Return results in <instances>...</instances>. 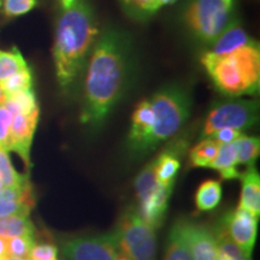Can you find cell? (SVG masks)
Instances as JSON below:
<instances>
[{"instance_id":"cell-1","label":"cell","mask_w":260,"mask_h":260,"mask_svg":"<svg viewBox=\"0 0 260 260\" xmlns=\"http://www.w3.org/2000/svg\"><path fill=\"white\" fill-rule=\"evenodd\" d=\"M128 42L121 32L106 30L96 39L86 63L80 121L99 126L121 98L128 75Z\"/></svg>"},{"instance_id":"cell-2","label":"cell","mask_w":260,"mask_h":260,"mask_svg":"<svg viewBox=\"0 0 260 260\" xmlns=\"http://www.w3.org/2000/svg\"><path fill=\"white\" fill-rule=\"evenodd\" d=\"M98 35L95 16L84 0H77L58 17L52 54L61 89H69L80 76Z\"/></svg>"},{"instance_id":"cell-3","label":"cell","mask_w":260,"mask_h":260,"mask_svg":"<svg viewBox=\"0 0 260 260\" xmlns=\"http://www.w3.org/2000/svg\"><path fill=\"white\" fill-rule=\"evenodd\" d=\"M201 64L224 95L241 96L259 90L260 48L254 40L224 56L206 52L201 57Z\"/></svg>"},{"instance_id":"cell-4","label":"cell","mask_w":260,"mask_h":260,"mask_svg":"<svg viewBox=\"0 0 260 260\" xmlns=\"http://www.w3.org/2000/svg\"><path fill=\"white\" fill-rule=\"evenodd\" d=\"M154 124L144 147V153L176 135L189 117V100L183 89L167 87L151 100Z\"/></svg>"},{"instance_id":"cell-5","label":"cell","mask_w":260,"mask_h":260,"mask_svg":"<svg viewBox=\"0 0 260 260\" xmlns=\"http://www.w3.org/2000/svg\"><path fill=\"white\" fill-rule=\"evenodd\" d=\"M154 230L139 212L128 211L123 214L115 232L119 249L130 260H155L157 237Z\"/></svg>"},{"instance_id":"cell-6","label":"cell","mask_w":260,"mask_h":260,"mask_svg":"<svg viewBox=\"0 0 260 260\" xmlns=\"http://www.w3.org/2000/svg\"><path fill=\"white\" fill-rule=\"evenodd\" d=\"M232 10L220 0H190L184 19L195 38L205 44H212L233 22Z\"/></svg>"},{"instance_id":"cell-7","label":"cell","mask_w":260,"mask_h":260,"mask_svg":"<svg viewBox=\"0 0 260 260\" xmlns=\"http://www.w3.org/2000/svg\"><path fill=\"white\" fill-rule=\"evenodd\" d=\"M258 119V103L254 100H234L212 109L205 121L203 136L210 138L223 128L245 130L255 124Z\"/></svg>"},{"instance_id":"cell-8","label":"cell","mask_w":260,"mask_h":260,"mask_svg":"<svg viewBox=\"0 0 260 260\" xmlns=\"http://www.w3.org/2000/svg\"><path fill=\"white\" fill-rule=\"evenodd\" d=\"M69 260H115L118 255L116 233L68 240L61 246Z\"/></svg>"},{"instance_id":"cell-9","label":"cell","mask_w":260,"mask_h":260,"mask_svg":"<svg viewBox=\"0 0 260 260\" xmlns=\"http://www.w3.org/2000/svg\"><path fill=\"white\" fill-rule=\"evenodd\" d=\"M191 260H217L218 245L216 232L204 224L180 220L174 226Z\"/></svg>"},{"instance_id":"cell-10","label":"cell","mask_w":260,"mask_h":260,"mask_svg":"<svg viewBox=\"0 0 260 260\" xmlns=\"http://www.w3.org/2000/svg\"><path fill=\"white\" fill-rule=\"evenodd\" d=\"M219 228L247 258H251L258 234V217L239 206L224 217Z\"/></svg>"},{"instance_id":"cell-11","label":"cell","mask_w":260,"mask_h":260,"mask_svg":"<svg viewBox=\"0 0 260 260\" xmlns=\"http://www.w3.org/2000/svg\"><path fill=\"white\" fill-rule=\"evenodd\" d=\"M40 109L30 115H16L12 119L8 151L17 153L25 167L30 168V148L37 130Z\"/></svg>"},{"instance_id":"cell-12","label":"cell","mask_w":260,"mask_h":260,"mask_svg":"<svg viewBox=\"0 0 260 260\" xmlns=\"http://www.w3.org/2000/svg\"><path fill=\"white\" fill-rule=\"evenodd\" d=\"M154 124V115L149 100H142L136 105L132 116L129 132L130 148L136 153H144V147Z\"/></svg>"},{"instance_id":"cell-13","label":"cell","mask_w":260,"mask_h":260,"mask_svg":"<svg viewBox=\"0 0 260 260\" xmlns=\"http://www.w3.org/2000/svg\"><path fill=\"white\" fill-rule=\"evenodd\" d=\"M184 148H186V142H176L154 159L155 180L158 184L164 187L174 186L175 178L181 167L180 157L184 152Z\"/></svg>"},{"instance_id":"cell-14","label":"cell","mask_w":260,"mask_h":260,"mask_svg":"<svg viewBox=\"0 0 260 260\" xmlns=\"http://www.w3.org/2000/svg\"><path fill=\"white\" fill-rule=\"evenodd\" d=\"M172 191V186H160L146 199L144 203L139 204V214L146 223L157 229L164 222L167 214L169 199Z\"/></svg>"},{"instance_id":"cell-15","label":"cell","mask_w":260,"mask_h":260,"mask_svg":"<svg viewBox=\"0 0 260 260\" xmlns=\"http://www.w3.org/2000/svg\"><path fill=\"white\" fill-rule=\"evenodd\" d=\"M252 41L245 29L235 21H233L212 42V48L207 52L214 56H224V54L236 51L237 48L246 46Z\"/></svg>"},{"instance_id":"cell-16","label":"cell","mask_w":260,"mask_h":260,"mask_svg":"<svg viewBox=\"0 0 260 260\" xmlns=\"http://www.w3.org/2000/svg\"><path fill=\"white\" fill-rule=\"evenodd\" d=\"M241 178V198L240 207L251 212L253 216L260 214V176L254 165H249L247 170L240 175Z\"/></svg>"},{"instance_id":"cell-17","label":"cell","mask_w":260,"mask_h":260,"mask_svg":"<svg viewBox=\"0 0 260 260\" xmlns=\"http://www.w3.org/2000/svg\"><path fill=\"white\" fill-rule=\"evenodd\" d=\"M209 168L218 170L223 180H235L240 177L237 170L235 149L233 144H219L216 157L211 161Z\"/></svg>"},{"instance_id":"cell-18","label":"cell","mask_w":260,"mask_h":260,"mask_svg":"<svg viewBox=\"0 0 260 260\" xmlns=\"http://www.w3.org/2000/svg\"><path fill=\"white\" fill-rule=\"evenodd\" d=\"M222 199V186L217 180L204 181L195 194V206L199 211L216 209Z\"/></svg>"},{"instance_id":"cell-19","label":"cell","mask_w":260,"mask_h":260,"mask_svg":"<svg viewBox=\"0 0 260 260\" xmlns=\"http://www.w3.org/2000/svg\"><path fill=\"white\" fill-rule=\"evenodd\" d=\"M34 234L35 228L29 216L0 217V236L6 240Z\"/></svg>"},{"instance_id":"cell-20","label":"cell","mask_w":260,"mask_h":260,"mask_svg":"<svg viewBox=\"0 0 260 260\" xmlns=\"http://www.w3.org/2000/svg\"><path fill=\"white\" fill-rule=\"evenodd\" d=\"M235 149L237 165H254L260 152V140L255 136L242 135L232 142Z\"/></svg>"},{"instance_id":"cell-21","label":"cell","mask_w":260,"mask_h":260,"mask_svg":"<svg viewBox=\"0 0 260 260\" xmlns=\"http://www.w3.org/2000/svg\"><path fill=\"white\" fill-rule=\"evenodd\" d=\"M4 105L8 107L14 116L30 115V113L39 110L37 95H35L32 88L8 95Z\"/></svg>"},{"instance_id":"cell-22","label":"cell","mask_w":260,"mask_h":260,"mask_svg":"<svg viewBox=\"0 0 260 260\" xmlns=\"http://www.w3.org/2000/svg\"><path fill=\"white\" fill-rule=\"evenodd\" d=\"M219 144L216 140L206 138L195 145L189 152V162L194 168H209L211 161L216 157Z\"/></svg>"},{"instance_id":"cell-23","label":"cell","mask_w":260,"mask_h":260,"mask_svg":"<svg viewBox=\"0 0 260 260\" xmlns=\"http://www.w3.org/2000/svg\"><path fill=\"white\" fill-rule=\"evenodd\" d=\"M27 68L29 65L16 46L9 51L0 50V82Z\"/></svg>"},{"instance_id":"cell-24","label":"cell","mask_w":260,"mask_h":260,"mask_svg":"<svg viewBox=\"0 0 260 260\" xmlns=\"http://www.w3.org/2000/svg\"><path fill=\"white\" fill-rule=\"evenodd\" d=\"M0 180L4 187H23L30 183L28 175H21L16 171L9 157V151L0 148Z\"/></svg>"},{"instance_id":"cell-25","label":"cell","mask_w":260,"mask_h":260,"mask_svg":"<svg viewBox=\"0 0 260 260\" xmlns=\"http://www.w3.org/2000/svg\"><path fill=\"white\" fill-rule=\"evenodd\" d=\"M155 161L154 159L152 160L147 167L142 169L141 172L138 175L135 180V191H136V198H138L139 204L144 203L147 198L151 195L153 191L157 189L159 184L155 180Z\"/></svg>"},{"instance_id":"cell-26","label":"cell","mask_w":260,"mask_h":260,"mask_svg":"<svg viewBox=\"0 0 260 260\" xmlns=\"http://www.w3.org/2000/svg\"><path fill=\"white\" fill-rule=\"evenodd\" d=\"M0 88L5 93V95H11V94L22 92V90H28L32 88V73L30 67L27 69L18 71L12 76L0 82Z\"/></svg>"},{"instance_id":"cell-27","label":"cell","mask_w":260,"mask_h":260,"mask_svg":"<svg viewBox=\"0 0 260 260\" xmlns=\"http://www.w3.org/2000/svg\"><path fill=\"white\" fill-rule=\"evenodd\" d=\"M217 245H218V255L217 260H251L247 258L240 248L234 243L230 237L220 228L216 232Z\"/></svg>"},{"instance_id":"cell-28","label":"cell","mask_w":260,"mask_h":260,"mask_svg":"<svg viewBox=\"0 0 260 260\" xmlns=\"http://www.w3.org/2000/svg\"><path fill=\"white\" fill-rule=\"evenodd\" d=\"M35 246L34 235L12 237L8 240V255L28 259L32 247Z\"/></svg>"},{"instance_id":"cell-29","label":"cell","mask_w":260,"mask_h":260,"mask_svg":"<svg viewBox=\"0 0 260 260\" xmlns=\"http://www.w3.org/2000/svg\"><path fill=\"white\" fill-rule=\"evenodd\" d=\"M121 2L123 6L135 17H148L160 9L158 0H121Z\"/></svg>"},{"instance_id":"cell-30","label":"cell","mask_w":260,"mask_h":260,"mask_svg":"<svg viewBox=\"0 0 260 260\" xmlns=\"http://www.w3.org/2000/svg\"><path fill=\"white\" fill-rule=\"evenodd\" d=\"M38 5V0H4L3 14L6 18H16L30 12Z\"/></svg>"},{"instance_id":"cell-31","label":"cell","mask_w":260,"mask_h":260,"mask_svg":"<svg viewBox=\"0 0 260 260\" xmlns=\"http://www.w3.org/2000/svg\"><path fill=\"white\" fill-rule=\"evenodd\" d=\"M165 260H191L189 254H188L186 247H184L183 242L181 241L180 236H178V234L174 228H172L170 235H169Z\"/></svg>"},{"instance_id":"cell-32","label":"cell","mask_w":260,"mask_h":260,"mask_svg":"<svg viewBox=\"0 0 260 260\" xmlns=\"http://www.w3.org/2000/svg\"><path fill=\"white\" fill-rule=\"evenodd\" d=\"M12 119H14V115H12L11 111L4 104L0 105V148H4L6 151H8Z\"/></svg>"},{"instance_id":"cell-33","label":"cell","mask_w":260,"mask_h":260,"mask_svg":"<svg viewBox=\"0 0 260 260\" xmlns=\"http://www.w3.org/2000/svg\"><path fill=\"white\" fill-rule=\"evenodd\" d=\"M28 260H58V249L52 243H40L32 247Z\"/></svg>"},{"instance_id":"cell-34","label":"cell","mask_w":260,"mask_h":260,"mask_svg":"<svg viewBox=\"0 0 260 260\" xmlns=\"http://www.w3.org/2000/svg\"><path fill=\"white\" fill-rule=\"evenodd\" d=\"M242 135L243 133L241 130L233 129V128H223V129L217 130L216 133H213L210 138L216 140L218 144H232V142H234L236 139H239L240 136Z\"/></svg>"},{"instance_id":"cell-35","label":"cell","mask_w":260,"mask_h":260,"mask_svg":"<svg viewBox=\"0 0 260 260\" xmlns=\"http://www.w3.org/2000/svg\"><path fill=\"white\" fill-rule=\"evenodd\" d=\"M8 256V240L0 236V260Z\"/></svg>"},{"instance_id":"cell-36","label":"cell","mask_w":260,"mask_h":260,"mask_svg":"<svg viewBox=\"0 0 260 260\" xmlns=\"http://www.w3.org/2000/svg\"><path fill=\"white\" fill-rule=\"evenodd\" d=\"M77 0H60V6L63 8V10L69 9L70 6H73Z\"/></svg>"},{"instance_id":"cell-37","label":"cell","mask_w":260,"mask_h":260,"mask_svg":"<svg viewBox=\"0 0 260 260\" xmlns=\"http://www.w3.org/2000/svg\"><path fill=\"white\" fill-rule=\"evenodd\" d=\"M175 2H177V0H158V4H159V6H160V9H161L164 5L174 4Z\"/></svg>"},{"instance_id":"cell-38","label":"cell","mask_w":260,"mask_h":260,"mask_svg":"<svg viewBox=\"0 0 260 260\" xmlns=\"http://www.w3.org/2000/svg\"><path fill=\"white\" fill-rule=\"evenodd\" d=\"M5 102H6V95H5V93L3 92V89L0 88V105L5 104Z\"/></svg>"},{"instance_id":"cell-39","label":"cell","mask_w":260,"mask_h":260,"mask_svg":"<svg viewBox=\"0 0 260 260\" xmlns=\"http://www.w3.org/2000/svg\"><path fill=\"white\" fill-rule=\"evenodd\" d=\"M220 2L223 3V4H225L228 8H232L234 6V0H220Z\"/></svg>"},{"instance_id":"cell-40","label":"cell","mask_w":260,"mask_h":260,"mask_svg":"<svg viewBox=\"0 0 260 260\" xmlns=\"http://www.w3.org/2000/svg\"><path fill=\"white\" fill-rule=\"evenodd\" d=\"M3 260H28V259H23V258H17V256H10V255H8V256H6L5 259H3Z\"/></svg>"},{"instance_id":"cell-41","label":"cell","mask_w":260,"mask_h":260,"mask_svg":"<svg viewBox=\"0 0 260 260\" xmlns=\"http://www.w3.org/2000/svg\"><path fill=\"white\" fill-rule=\"evenodd\" d=\"M115 260H130L129 258H128V256H125L124 254H122V255H117V258L115 259Z\"/></svg>"},{"instance_id":"cell-42","label":"cell","mask_w":260,"mask_h":260,"mask_svg":"<svg viewBox=\"0 0 260 260\" xmlns=\"http://www.w3.org/2000/svg\"><path fill=\"white\" fill-rule=\"evenodd\" d=\"M3 188H4V184H3V182H2V180H0V190L3 189Z\"/></svg>"},{"instance_id":"cell-43","label":"cell","mask_w":260,"mask_h":260,"mask_svg":"<svg viewBox=\"0 0 260 260\" xmlns=\"http://www.w3.org/2000/svg\"><path fill=\"white\" fill-rule=\"evenodd\" d=\"M0 3H2V2H0Z\"/></svg>"}]
</instances>
